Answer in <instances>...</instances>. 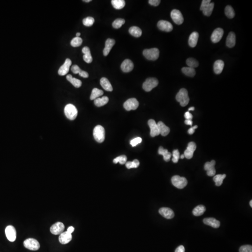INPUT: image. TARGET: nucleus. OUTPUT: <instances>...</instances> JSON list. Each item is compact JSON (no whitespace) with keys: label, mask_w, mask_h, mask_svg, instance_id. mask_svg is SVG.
<instances>
[{"label":"nucleus","mask_w":252,"mask_h":252,"mask_svg":"<svg viewBox=\"0 0 252 252\" xmlns=\"http://www.w3.org/2000/svg\"><path fill=\"white\" fill-rule=\"evenodd\" d=\"M103 93L104 92L102 90H100L98 88H93V90H92V93L90 96V100H95L100 96H102Z\"/></svg>","instance_id":"obj_35"},{"label":"nucleus","mask_w":252,"mask_h":252,"mask_svg":"<svg viewBox=\"0 0 252 252\" xmlns=\"http://www.w3.org/2000/svg\"><path fill=\"white\" fill-rule=\"evenodd\" d=\"M66 79L76 88H79L82 86V82L77 79L72 77L71 74L67 75Z\"/></svg>","instance_id":"obj_30"},{"label":"nucleus","mask_w":252,"mask_h":252,"mask_svg":"<svg viewBox=\"0 0 252 252\" xmlns=\"http://www.w3.org/2000/svg\"><path fill=\"white\" fill-rule=\"evenodd\" d=\"M143 54L149 60H156L159 57V50L156 48L145 49L143 52Z\"/></svg>","instance_id":"obj_5"},{"label":"nucleus","mask_w":252,"mask_h":252,"mask_svg":"<svg viewBox=\"0 0 252 252\" xmlns=\"http://www.w3.org/2000/svg\"><path fill=\"white\" fill-rule=\"evenodd\" d=\"M71 65V61L69 58L65 60L64 64L60 67L58 70V73L60 76H64L67 74L69 71L70 67Z\"/></svg>","instance_id":"obj_15"},{"label":"nucleus","mask_w":252,"mask_h":252,"mask_svg":"<svg viewBox=\"0 0 252 252\" xmlns=\"http://www.w3.org/2000/svg\"><path fill=\"white\" fill-rule=\"evenodd\" d=\"M115 44V41L113 39L108 38L107 40L105 43V48L103 50V54L105 56H107L108 55Z\"/></svg>","instance_id":"obj_21"},{"label":"nucleus","mask_w":252,"mask_h":252,"mask_svg":"<svg viewBox=\"0 0 252 252\" xmlns=\"http://www.w3.org/2000/svg\"><path fill=\"white\" fill-rule=\"evenodd\" d=\"M126 166L128 169H130L132 168H137L140 165L139 161L137 159H135L132 162H128L125 163Z\"/></svg>","instance_id":"obj_43"},{"label":"nucleus","mask_w":252,"mask_h":252,"mask_svg":"<svg viewBox=\"0 0 252 252\" xmlns=\"http://www.w3.org/2000/svg\"><path fill=\"white\" fill-rule=\"evenodd\" d=\"M74 228H73V226H70V227H69V228H68V229H67V231L68 232H69V233H71H71H72V232H74Z\"/></svg>","instance_id":"obj_57"},{"label":"nucleus","mask_w":252,"mask_h":252,"mask_svg":"<svg viewBox=\"0 0 252 252\" xmlns=\"http://www.w3.org/2000/svg\"><path fill=\"white\" fill-rule=\"evenodd\" d=\"M216 162L214 160H212L210 162H206L205 163L204 169L206 171L207 175L210 177H213L216 174L215 165Z\"/></svg>","instance_id":"obj_14"},{"label":"nucleus","mask_w":252,"mask_h":252,"mask_svg":"<svg viewBox=\"0 0 252 252\" xmlns=\"http://www.w3.org/2000/svg\"><path fill=\"white\" fill-rule=\"evenodd\" d=\"M83 40L79 37H75L71 40V45L73 47H77L80 46L82 45Z\"/></svg>","instance_id":"obj_40"},{"label":"nucleus","mask_w":252,"mask_h":252,"mask_svg":"<svg viewBox=\"0 0 252 252\" xmlns=\"http://www.w3.org/2000/svg\"><path fill=\"white\" fill-rule=\"evenodd\" d=\"M184 123L187 125H190L191 126L192 125L193 122L192 120H186L185 121Z\"/></svg>","instance_id":"obj_56"},{"label":"nucleus","mask_w":252,"mask_h":252,"mask_svg":"<svg viewBox=\"0 0 252 252\" xmlns=\"http://www.w3.org/2000/svg\"><path fill=\"white\" fill-rule=\"evenodd\" d=\"M129 32L132 36L136 38H139L141 36L142 31L141 29L137 26H133L129 29Z\"/></svg>","instance_id":"obj_31"},{"label":"nucleus","mask_w":252,"mask_h":252,"mask_svg":"<svg viewBox=\"0 0 252 252\" xmlns=\"http://www.w3.org/2000/svg\"><path fill=\"white\" fill-rule=\"evenodd\" d=\"M225 15L228 18L232 19V18H233L235 16V13H234L233 9L230 5H228L225 7Z\"/></svg>","instance_id":"obj_38"},{"label":"nucleus","mask_w":252,"mask_h":252,"mask_svg":"<svg viewBox=\"0 0 252 252\" xmlns=\"http://www.w3.org/2000/svg\"><path fill=\"white\" fill-rule=\"evenodd\" d=\"M71 70L74 74H79L82 71L79 68V66L77 65H72L71 68Z\"/></svg>","instance_id":"obj_49"},{"label":"nucleus","mask_w":252,"mask_h":252,"mask_svg":"<svg viewBox=\"0 0 252 252\" xmlns=\"http://www.w3.org/2000/svg\"><path fill=\"white\" fill-rule=\"evenodd\" d=\"M182 71L185 75L189 77H194L196 74V71L194 68H192L191 67H183L182 69Z\"/></svg>","instance_id":"obj_36"},{"label":"nucleus","mask_w":252,"mask_h":252,"mask_svg":"<svg viewBox=\"0 0 252 252\" xmlns=\"http://www.w3.org/2000/svg\"><path fill=\"white\" fill-rule=\"evenodd\" d=\"M158 154L159 155H163L164 160L166 162H169L170 160V157H171V153L169 152L168 150L164 149L163 147H160L158 149Z\"/></svg>","instance_id":"obj_29"},{"label":"nucleus","mask_w":252,"mask_h":252,"mask_svg":"<svg viewBox=\"0 0 252 252\" xmlns=\"http://www.w3.org/2000/svg\"><path fill=\"white\" fill-rule=\"evenodd\" d=\"M148 125L150 129V134L151 137H154L160 134L158 126L154 120L152 119L149 120L148 121Z\"/></svg>","instance_id":"obj_17"},{"label":"nucleus","mask_w":252,"mask_h":252,"mask_svg":"<svg viewBox=\"0 0 252 252\" xmlns=\"http://www.w3.org/2000/svg\"><path fill=\"white\" fill-rule=\"evenodd\" d=\"M196 148L197 146L195 142H190L189 143L187 148L184 152V155L185 157H186L188 159H191L193 156V154L196 150Z\"/></svg>","instance_id":"obj_12"},{"label":"nucleus","mask_w":252,"mask_h":252,"mask_svg":"<svg viewBox=\"0 0 252 252\" xmlns=\"http://www.w3.org/2000/svg\"><path fill=\"white\" fill-rule=\"evenodd\" d=\"M100 84L103 89L106 91L109 92H112L113 91V87L111 85V83L106 78L103 77L100 80Z\"/></svg>","instance_id":"obj_27"},{"label":"nucleus","mask_w":252,"mask_h":252,"mask_svg":"<svg viewBox=\"0 0 252 252\" xmlns=\"http://www.w3.org/2000/svg\"><path fill=\"white\" fill-rule=\"evenodd\" d=\"M194 109H195V108H194V107H191L190 108H189V109H188V111H194Z\"/></svg>","instance_id":"obj_58"},{"label":"nucleus","mask_w":252,"mask_h":252,"mask_svg":"<svg viewBox=\"0 0 252 252\" xmlns=\"http://www.w3.org/2000/svg\"><path fill=\"white\" fill-rule=\"evenodd\" d=\"M184 157L185 156L184 155H182L181 156H180V158H181V159H184Z\"/></svg>","instance_id":"obj_61"},{"label":"nucleus","mask_w":252,"mask_h":252,"mask_svg":"<svg viewBox=\"0 0 252 252\" xmlns=\"http://www.w3.org/2000/svg\"><path fill=\"white\" fill-rule=\"evenodd\" d=\"M5 234L7 239L11 242H14L16 238V229L12 225H9L5 229Z\"/></svg>","instance_id":"obj_10"},{"label":"nucleus","mask_w":252,"mask_h":252,"mask_svg":"<svg viewBox=\"0 0 252 252\" xmlns=\"http://www.w3.org/2000/svg\"><path fill=\"white\" fill-rule=\"evenodd\" d=\"M161 1L160 0H149L148 3L149 4L154 6H157L160 3Z\"/></svg>","instance_id":"obj_51"},{"label":"nucleus","mask_w":252,"mask_h":252,"mask_svg":"<svg viewBox=\"0 0 252 252\" xmlns=\"http://www.w3.org/2000/svg\"><path fill=\"white\" fill-rule=\"evenodd\" d=\"M186 64L189 67L194 68L199 66V64L198 61L194 58H189L186 60Z\"/></svg>","instance_id":"obj_41"},{"label":"nucleus","mask_w":252,"mask_h":252,"mask_svg":"<svg viewBox=\"0 0 252 252\" xmlns=\"http://www.w3.org/2000/svg\"><path fill=\"white\" fill-rule=\"evenodd\" d=\"M176 100L180 103L182 107H185L189 103L190 99L188 96V92L186 89L182 88L180 89L176 96Z\"/></svg>","instance_id":"obj_1"},{"label":"nucleus","mask_w":252,"mask_h":252,"mask_svg":"<svg viewBox=\"0 0 252 252\" xmlns=\"http://www.w3.org/2000/svg\"><path fill=\"white\" fill-rule=\"evenodd\" d=\"M250 206L251 207H252V201L251 200L250 201Z\"/></svg>","instance_id":"obj_62"},{"label":"nucleus","mask_w":252,"mask_h":252,"mask_svg":"<svg viewBox=\"0 0 252 252\" xmlns=\"http://www.w3.org/2000/svg\"><path fill=\"white\" fill-rule=\"evenodd\" d=\"M127 157L125 155H122L121 156L117 157L113 160V162L115 163H119L121 164H125L127 162Z\"/></svg>","instance_id":"obj_44"},{"label":"nucleus","mask_w":252,"mask_h":252,"mask_svg":"<svg viewBox=\"0 0 252 252\" xmlns=\"http://www.w3.org/2000/svg\"><path fill=\"white\" fill-rule=\"evenodd\" d=\"M133 63L129 59L125 60L121 64V69L124 72H130L133 69Z\"/></svg>","instance_id":"obj_19"},{"label":"nucleus","mask_w":252,"mask_h":252,"mask_svg":"<svg viewBox=\"0 0 252 252\" xmlns=\"http://www.w3.org/2000/svg\"><path fill=\"white\" fill-rule=\"evenodd\" d=\"M175 252H185L184 247L183 246H180L176 248Z\"/></svg>","instance_id":"obj_55"},{"label":"nucleus","mask_w":252,"mask_h":252,"mask_svg":"<svg viewBox=\"0 0 252 252\" xmlns=\"http://www.w3.org/2000/svg\"><path fill=\"white\" fill-rule=\"evenodd\" d=\"M236 43V36L233 32L229 33L226 38V46L229 48H232L235 46Z\"/></svg>","instance_id":"obj_25"},{"label":"nucleus","mask_w":252,"mask_h":252,"mask_svg":"<svg viewBox=\"0 0 252 252\" xmlns=\"http://www.w3.org/2000/svg\"><path fill=\"white\" fill-rule=\"evenodd\" d=\"M24 245L26 248L32 251H37L40 248L39 243L37 239H27L24 241Z\"/></svg>","instance_id":"obj_7"},{"label":"nucleus","mask_w":252,"mask_h":252,"mask_svg":"<svg viewBox=\"0 0 252 252\" xmlns=\"http://www.w3.org/2000/svg\"><path fill=\"white\" fill-rule=\"evenodd\" d=\"M125 23V20L124 19L118 18L114 21L112 24V25L115 29H119L122 26V25H123Z\"/></svg>","instance_id":"obj_42"},{"label":"nucleus","mask_w":252,"mask_h":252,"mask_svg":"<svg viewBox=\"0 0 252 252\" xmlns=\"http://www.w3.org/2000/svg\"><path fill=\"white\" fill-rule=\"evenodd\" d=\"M79 76L84 78H87L89 77V74L86 71H82L79 74Z\"/></svg>","instance_id":"obj_53"},{"label":"nucleus","mask_w":252,"mask_h":252,"mask_svg":"<svg viewBox=\"0 0 252 252\" xmlns=\"http://www.w3.org/2000/svg\"><path fill=\"white\" fill-rule=\"evenodd\" d=\"M172 156H173V158H172V160L173 162L174 163H177L180 158V153L178 150L175 149L173 150Z\"/></svg>","instance_id":"obj_46"},{"label":"nucleus","mask_w":252,"mask_h":252,"mask_svg":"<svg viewBox=\"0 0 252 252\" xmlns=\"http://www.w3.org/2000/svg\"><path fill=\"white\" fill-rule=\"evenodd\" d=\"M224 67V63L221 60L216 61L214 64V69L215 73L220 74L221 73Z\"/></svg>","instance_id":"obj_28"},{"label":"nucleus","mask_w":252,"mask_h":252,"mask_svg":"<svg viewBox=\"0 0 252 252\" xmlns=\"http://www.w3.org/2000/svg\"><path fill=\"white\" fill-rule=\"evenodd\" d=\"M199 34L197 32H193L190 35L189 38V45L191 47H195L197 45Z\"/></svg>","instance_id":"obj_26"},{"label":"nucleus","mask_w":252,"mask_h":252,"mask_svg":"<svg viewBox=\"0 0 252 252\" xmlns=\"http://www.w3.org/2000/svg\"><path fill=\"white\" fill-rule=\"evenodd\" d=\"M83 1L85 2H91V0H84Z\"/></svg>","instance_id":"obj_60"},{"label":"nucleus","mask_w":252,"mask_h":252,"mask_svg":"<svg viewBox=\"0 0 252 252\" xmlns=\"http://www.w3.org/2000/svg\"><path fill=\"white\" fill-rule=\"evenodd\" d=\"M239 252H252V246H242L239 248Z\"/></svg>","instance_id":"obj_47"},{"label":"nucleus","mask_w":252,"mask_h":252,"mask_svg":"<svg viewBox=\"0 0 252 252\" xmlns=\"http://www.w3.org/2000/svg\"><path fill=\"white\" fill-rule=\"evenodd\" d=\"M170 16L174 23L177 24H182L184 19L182 13L177 9H173L170 13Z\"/></svg>","instance_id":"obj_9"},{"label":"nucleus","mask_w":252,"mask_h":252,"mask_svg":"<svg viewBox=\"0 0 252 252\" xmlns=\"http://www.w3.org/2000/svg\"><path fill=\"white\" fill-rule=\"evenodd\" d=\"M139 105V103L136 98H131L124 102L123 107L126 110L130 111L131 110H136L138 107Z\"/></svg>","instance_id":"obj_8"},{"label":"nucleus","mask_w":252,"mask_h":252,"mask_svg":"<svg viewBox=\"0 0 252 252\" xmlns=\"http://www.w3.org/2000/svg\"><path fill=\"white\" fill-rule=\"evenodd\" d=\"M157 27L160 30L166 32H170L173 30L171 23L165 20H160L157 23Z\"/></svg>","instance_id":"obj_13"},{"label":"nucleus","mask_w":252,"mask_h":252,"mask_svg":"<svg viewBox=\"0 0 252 252\" xmlns=\"http://www.w3.org/2000/svg\"><path fill=\"white\" fill-rule=\"evenodd\" d=\"M223 34V30L221 28H217L212 33L211 40L214 43H218L221 39Z\"/></svg>","instance_id":"obj_16"},{"label":"nucleus","mask_w":252,"mask_h":252,"mask_svg":"<svg viewBox=\"0 0 252 252\" xmlns=\"http://www.w3.org/2000/svg\"><path fill=\"white\" fill-rule=\"evenodd\" d=\"M211 0H203L202 2L201 5L200 7V10L203 11L205 8L209 5L211 3Z\"/></svg>","instance_id":"obj_50"},{"label":"nucleus","mask_w":252,"mask_h":252,"mask_svg":"<svg viewBox=\"0 0 252 252\" xmlns=\"http://www.w3.org/2000/svg\"><path fill=\"white\" fill-rule=\"evenodd\" d=\"M111 3L115 9H121L125 6V2L124 0H112Z\"/></svg>","instance_id":"obj_34"},{"label":"nucleus","mask_w":252,"mask_h":252,"mask_svg":"<svg viewBox=\"0 0 252 252\" xmlns=\"http://www.w3.org/2000/svg\"><path fill=\"white\" fill-rule=\"evenodd\" d=\"M159 213L162 216L167 219H171L175 215L173 210L169 208H161L159 209Z\"/></svg>","instance_id":"obj_18"},{"label":"nucleus","mask_w":252,"mask_h":252,"mask_svg":"<svg viewBox=\"0 0 252 252\" xmlns=\"http://www.w3.org/2000/svg\"><path fill=\"white\" fill-rule=\"evenodd\" d=\"M81 35V33L79 32H78L76 33V37H79V36Z\"/></svg>","instance_id":"obj_59"},{"label":"nucleus","mask_w":252,"mask_h":252,"mask_svg":"<svg viewBox=\"0 0 252 252\" xmlns=\"http://www.w3.org/2000/svg\"><path fill=\"white\" fill-rule=\"evenodd\" d=\"M94 23V19L92 17H87L84 18L83 20V24L85 26L90 27Z\"/></svg>","instance_id":"obj_45"},{"label":"nucleus","mask_w":252,"mask_h":252,"mask_svg":"<svg viewBox=\"0 0 252 252\" xmlns=\"http://www.w3.org/2000/svg\"><path fill=\"white\" fill-rule=\"evenodd\" d=\"M184 117L186 120H192L193 118V116L189 111L186 112L184 114Z\"/></svg>","instance_id":"obj_52"},{"label":"nucleus","mask_w":252,"mask_h":252,"mask_svg":"<svg viewBox=\"0 0 252 252\" xmlns=\"http://www.w3.org/2000/svg\"><path fill=\"white\" fill-rule=\"evenodd\" d=\"M159 129V133L163 137H166L170 133V129L163 123V122H158L157 124Z\"/></svg>","instance_id":"obj_24"},{"label":"nucleus","mask_w":252,"mask_h":252,"mask_svg":"<svg viewBox=\"0 0 252 252\" xmlns=\"http://www.w3.org/2000/svg\"><path fill=\"white\" fill-rule=\"evenodd\" d=\"M64 112L66 117L71 121L75 120L77 116V109L72 104H67L64 108Z\"/></svg>","instance_id":"obj_2"},{"label":"nucleus","mask_w":252,"mask_h":252,"mask_svg":"<svg viewBox=\"0 0 252 252\" xmlns=\"http://www.w3.org/2000/svg\"><path fill=\"white\" fill-rule=\"evenodd\" d=\"M214 3H213V2H211L210 3L209 5L207 6L205 9L202 11L204 15L207 16H211L212 12H213V9H214Z\"/></svg>","instance_id":"obj_39"},{"label":"nucleus","mask_w":252,"mask_h":252,"mask_svg":"<svg viewBox=\"0 0 252 252\" xmlns=\"http://www.w3.org/2000/svg\"><path fill=\"white\" fill-rule=\"evenodd\" d=\"M64 224L60 222H57L51 226L50 231L53 234L58 235L64 232Z\"/></svg>","instance_id":"obj_11"},{"label":"nucleus","mask_w":252,"mask_h":252,"mask_svg":"<svg viewBox=\"0 0 252 252\" xmlns=\"http://www.w3.org/2000/svg\"><path fill=\"white\" fill-rule=\"evenodd\" d=\"M171 182L175 187L179 189H182L184 188L188 184V182L186 178L184 177H181L177 175L173 176L171 178Z\"/></svg>","instance_id":"obj_4"},{"label":"nucleus","mask_w":252,"mask_h":252,"mask_svg":"<svg viewBox=\"0 0 252 252\" xmlns=\"http://www.w3.org/2000/svg\"><path fill=\"white\" fill-rule=\"evenodd\" d=\"M158 81L154 78H149L147 79L144 82L142 85V88L146 92H150L155 87L157 86Z\"/></svg>","instance_id":"obj_6"},{"label":"nucleus","mask_w":252,"mask_h":252,"mask_svg":"<svg viewBox=\"0 0 252 252\" xmlns=\"http://www.w3.org/2000/svg\"><path fill=\"white\" fill-rule=\"evenodd\" d=\"M72 235L67 231L64 232L60 234L59 241L62 244H66L72 239Z\"/></svg>","instance_id":"obj_20"},{"label":"nucleus","mask_w":252,"mask_h":252,"mask_svg":"<svg viewBox=\"0 0 252 252\" xmlns=\"http://www.w3.org/2000/svg\"><path fill=\"white\" fill-rule=\"evenodd\" d=\"M141 141H142V139L138 137H137L132 140L130 141V144L131 145L132 147H135L137 145L141 143Z\"/></svg>","instance_id":"obj_48"},{"label":"nucleus","mask_w":252,"mask_h":252,"mask_svg":"<svg viewBox=\"0 0 252 252\" xmlns=\"http://www.w3.org/2000/svg\"><path fill=\"white\" fill-rule=\"evenodd\" d=\"M206 211V208L203 205H199L193 210L192 213L195 216H200L203 215Z\"/></svg>","instance_id":"obj_33"},{"label":"nucleus","mask_w":252,"mask_h":252,"mask_svg":"<svg viewBox=\"0 0 252 252\" xmlns=\"http://www.w3.org/2000/svg\"><path fill=\"white\" fill-rule=\"evenodd\" d=\"M203 222L205 224L210 225V226H212V228H219L221 225L220 222L213 217L205 218L203 220Z\"/></svg>","instance_id":"obj_22"},{"label":"nucleus","mask_w":252,"mask_h":252,"mask_svg":"<svg viewBox=\"0 0 252 252\" xmlns=\"http://www.w3.org/2000/svg\"><path fill=\"white\" fill-rule=\"evenodd\" d=\"M109 101V99L107 96H103L102 98H98L94 101L95 106L98 107H102L107 104Z\"/></svg>","instance_id":"obj_32"},{"label":"nucleus","mask_w":252,"mask_h":252,"mask_svg":"<svg viewBox=\"0 0 252 252\" xmlns=\"http://www.w3.org/2000/svg\"><path fill=\"white\" fill-rule=\"evenodd\" d=\"M225 177H226L225 174H223V175L218 174V175L215 176L214 177V181L216 185L217 186H220L221 185L224 179L225 178Z\"/></svg>","instance_id":"obj_37"},{"label":"nucleus","mask_w":252,"mask_h":252,"mask_svg":"<svg viewBox=\"0 0 252 252\" xmlns=\"http://www.w3.org/2000/svg\"><path fill=\"white\" fill-rule=\"evenodd\" d=\"M82 53H84L83 60L89 64L93 61V57L91 55L90 49L87 46L84 47L82 50Z\"/></svg>","instance_id":"obj_23"},{"label":"nucleus","mask_w":252,"mask_h":252,"mask_svg":"<svg viewBox=\"0 0 252 252\" xmlns=\"http://www.w3.org/2000/svg\"><path fill=\"white\" fill-rule=\"evenodd\" d=\"M197 128H198V126L197 125L194 126V127H192L190 128V129L188 130V133L190 134H192L193 133H194V132H195V130H196V129H197Z\"/></svg>","instance_id":"obj_54"},{"label":"nucleus","mask_w":252,"mask_h":252,"mask_svg":"<svg viewBox=\"0 0 252 252\" xmlns=\"http://www.w3.org/2000/svg\"><path fill=\"white\" fill-rule=\"evenodd\" d=\"M93 135L94 139L97 142L101 143L105 140V129L102 126H96L93 130Z\"/></svg>","instance_id":"obj_3"}]
</instances>
